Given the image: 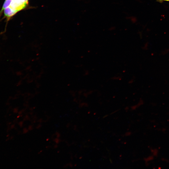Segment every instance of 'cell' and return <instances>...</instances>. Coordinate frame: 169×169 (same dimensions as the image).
Listing matches in <instances>:
<instances>
[{"label":"cell","mask_w":169,"mask_h":169,"mask_svg":"<svg viewBox=\"0 0 169 169\" xmlns=\"http://www.w3.org/2000/svg\"><path fill=\"white\" fill-rule=\"evenodd\" d=\"M18 12L12 8L10 7H8L4 10V16L9 20L11 17L13 16Z\"/></svg>","instance_id":"obj_1"},{"label":"cell","mask_w":169,"mask_h":169,"mask_svg":"<svg viewBox=\"0 0 169 169\" xmlns=\"http://www.w3.org/2000/svg\"><path fill=\"white\" fill-rule=\"evenodd\" d=\"M13 0H5L3 5L2 8L0 13H1L5 8L9 7L11 4Z\"/></svg>","instance_id":"obj_2"},{"label":"cell","mask_w":169,"mask_h":169,"mask_svg":"<svg viewBox=\"0 0 169 169\" xmlns=\"http://www.w3.org/2000/svg\"><path fill=\"white\" fill-rule=\"evenodd\" d=\"M25 3L27 5L28 3V0H24Z\"/></svg>","instance_id":"obj_3"},{"label":"cell","mask_w":169,"mask_h":169,"mask_svg":"<svg viewBox=\"0 0 169 169\" xmlns=\"http://www.w3.org/2000/svg\"><path fill=\"white\" fill-rule=\"evenodd\" d=\"M159 1L162 2L163 1H169V0H158Z\"/></svg>","instance_id":"obj_4"}]
</instances>
